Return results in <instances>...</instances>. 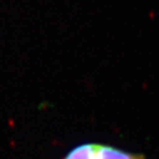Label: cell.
<instances>
[{
    "mask_svg": "<svg viewBox=\"0 0 159 159\" xmlns=\"http://www.w3.org/2000/svg\"><path fill=\"white\" fill-rule=\"evenodd\" d=\"M99 159H147L145 155L130 152L111 145L98 144Z\"/></svg>",
    "mask_w": 159,
    "mask_h": 159,
    "instance_id": "obj_1",
    "label": "cell"
},
{
    "mask_svg": "<svg viewBox=\"0 0 159 159\" xmlns=\"http://www.w3.org/2000/svg\"><path fill=\"white\" fill-rule=\"evenodd\" d=\"M62 159H99L98 144L83 143L73 147Z\"/></svg>",
    "mask_w": 159,
    "mask_h": 159,
    "instance_id": "obj_2",
    "label": "cell"
}]
</instances>
